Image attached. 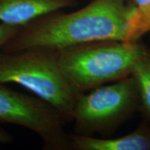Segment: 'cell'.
Listing matches in <instances>:
<instances>
[{
	"label": "cell",
	"instance_id": "obj_3",
	"mask_svg": "<svg viewBox=\"0 0 150 150\" xmlns=\"http://www.w3.org/2000/svg\"><path fill=\"white\" fill-rule=\"evenodd\" d=\"M0 83L25 88L55 108L65 122H72L78 95L60 67L56 50L41 47L15 52L0 50Z\"/></svg>",
	"mask_w": 150,
	"mask_h": 150
},
{
	"label": "cell",
	"instance_id": "obj_5",
	"mask_svg": "<svg viewBox=\"0 0 150 150\" xmlns=\"http://www.w3.org/2000/svg\"><path fill=\"white\" fill-rule=\"evenodd\" d=\"M0 83V123L12 124L34 132L46 150L70 149L66 122L51 105L37 96L18 93Z\"/></svg>",
	"mask_w": 150,
	"mask_h": 150
},
{
	"label": "cell",
	"instance_id": "obj_9",
	"mask_svg": "<svg viewBox=\"0 0 150 150\" xmlns=\"http://www.w3.org/2000/svg\"><path fill=\"white\" fill-rule=\"evenodd\" d=\"M136 9L133 35L135 41L150 31V0H131Z\"/></svg>",
	"mask_w": 150,
	"mask_h": 150
},
{
	"label": "cell",
	"instance_id": "obj_1",
	"mask_svg": "<svg viewBox=\"0 0 150 150\" xmlns=\"http://www.w3.org/2000/svg\"><path fill=\"white\" fill-rule=\"evenodd\" d=\"M136 9L127 0H93L79 10L59 11L21 27L1 50L41 47L59 50L97 41L133 40Z\"/></svg>",
	"mask_w": 150,
	"mask_h": 150
},
{
	"label": "cell",
	"instance_id": "obj_2",
	"mask_svg": "<svg viewBox=\"0 0 150 150\" xmlns=\"http://www.w3.org/2000/svg\"><path fill=\"white\" fill-rule=\"evenodd\" d=\"M60 67L76 95L130 76L150 53L138 42L97 41L56 50Z\"/></svg>",
	"mask_w": 150,
	"mask_h": 150
},
{
	"label": "cell",
	"instance_id": "obj_11",
	"mask_svg": "<svg viewBox=\"0 0 150 150\" xmlns=\"http://www.w3.org/2000/svg\"><path fill=\"white\" fill-rule=\"evenodd\" d=\"M13 138L9 133L7 132L4 129L0 127V143L7 144L13 142Z\"/></svg>",
	"mask_w": 150,
	"mask_h": 150
},
{
	"label": "cell",
	"instance_id": "obj_8",
	"mask_svg": "<svg viewBox=\"0 0 150 150\" xmlns=\"http://www.w3.org/2000/svg\"><path fill=\"white\" fill-rule=\"evenodd\" d=\"M131 75L138 87L139 109L150 123V54L138 61Z\"/></svg>",
	"mask_w": 150,
	"mask_h": 150
},
{
	"label": "cell",
	"instance_id": "obj_6",
	"mask_svg": "<svg viewBox=\"0 0 150 150\" xmlns=\"http://www.w3.org/2000/svg\"><path fill=\"white\" fill-rule=\"evenodd\" d=\"M78 4L77 0H0V22L23 27L40 17Z\"/></svg>",
	"mask_w": 150,
	"mask_h": 150
},
{
	"label": "cell",
	"instance_id": "obj_7",
	"mask_svg": "<svg viewBox=\"0 0 150 150\" xmlns=\"http://www.w3.org/2000/svg\"><path fill=\"white\" fill-rule=\"evenodd\" d=\"M70 149L74 150H150V127L141 125L136 130L115 138L69 134Z\"/></svg>",
	"mask_w": 150,
	"mask_h": 150
},
{
	"label": "cell",
	"instance_id": "obj_10",
	"mask_svg": "<svg viewBox=\"0 0 150 150\" xmlns=\"http://www.w3.org/2000/svg\"><path fill=\"white\" fill-rule=\"evenodd\" d=\"M20 28L4 23L0 24V50L18 33Z\"/></svg>",
	"mask_w": 150,
	"mask_h": 150
},
{
	"label": "cell",
	"instance_id": "obj_4",
	"mask_svg": "<svg viewBox=\"0 0 150 150\" xmlns=\"http://www.w3.org/2000/svg\"><path fill=\"white\" fill-rule=\"evenodd\" d=\"M139 109V97L132 75L77 96L73 112L74 134L107 136Z\"/></svg>",
	"mask_w": 150,
	"mask_h": 150
}]
</instances>
